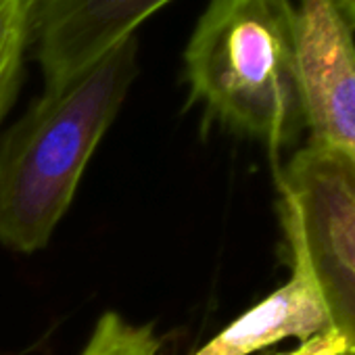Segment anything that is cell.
Here are the masks:
<instances>
[{"instance_id": "277c9868", "label": "cell", "mask_w": 355, "mask_h": 355, "mask_svg": "<svg viewBox=\"0 0 355 355\" xmlns=\"http://www.w3.org/2000/svg\"><path fill=\"white\" fill-rule=\"evenodd\" d=\"M297 65L309 142L355 165V40L334 0H297Z\"/></svg>"}, {"instance_id": "9c48e42d", "label": "cell", "mask_w": 355, "mask_h": 355, "mask_svg": "<svg viewBox=\"0 0 355 355\" xmlns=\"http://www.w3.org/2000/svg\"><path fill=\"white\" fill-rule=\"evenodd\" d=\"M278 355H347V343L338 336L336 330L328 328L307 340H301L297 349Z\"/></svg>"}, {"instance_id": "ba28073f", "label": "cell", "mask_w": 355, "mask_h": 355, "mask_svg": "<svg viewBox=\"0 0 355 355\" xmlns=\"http://www.w3.org/2000/svg\"><path fill=\"white\" fill-rule=\"evenodd\" d=\"M159 340L150 326H136L117 313H105L82 355H157Z\"/></svg>"}, {"instance_id": "6da1fadb", "label": "cell", "mask_w": 355, "mask_h": 355, "mask_svg": "<svg viewBox=\"0 0 355 355\" xmlns=\"http://www.w3.org/2000/svg\"><path fill=\"white\" fill-rule=\"evenodd\" d=\"M138 73V40H123L44 94L0 144V243L46 247L80 178Z\"/></svg>"}, {"instance_id": "7a4b0ae2", "label": "cell", "mask_w": 355, "mask_h": 355, "mask_svg": "<svg viewBox=\"0 0 355 355\" xmlns=\"http://www.w3.org/2000/svg\"><path fill=\"white\" fill-rule=\"evenodd\" d=\"M191 98L272 155L305 132L291 0H209L184 51Z\"/></svg>"}, {"instance_id": "5b68a950", "label": "cell", "mask_w": 355, "mask_h": 355, "mask_svg": "<svg viewBox=\"0 0 355 355\" xmlns=\"http://www.w3.org/2000/svg\"><path fill=\"white\" fill-rule=\"evenodd\" d=\"M171 0H36L32 51L44 84H59L107 55Z\"/></svg>"}, {"instance_id": "8992f818", "label": "cell", "mask_w": 355, "mask_h": 355, "mask_svg": "<svg viewBox=\"0 0 355 355\" xmlns=\"http://www.w3.org/2000/svg\"><path fill=\"white\" fill-rule=\"evenodd\" d=\"M328 328L313 284L293 270L282 286L239 315L195 355H253L286 338L307 340Z\"/></svg>"}, {"instance_id": "30bf717a", "label": "cell", "mask_w": 355, "mask_h": 355, "mask_svg": "<svg viewBox=\"0 0 355 355\" xmlns=\"http://www.w3.org/2000/svg\"><path fill=\"white\" fill-rule=\"evenodd\" d=\"M334 5L345 15V19L351 24V28H355V0H334Z\"/></svg>"}, {"instance_id": "3957f363", "label": "cell", "mask_w": 355, "mask_h": 355, "mask_svg": "<svg viewBox=\"0 0 355 355\" xmlns=\"http://www.w3.org/2000/svg\"><path fill=\"white\" fill-rule=\"evenodd\" d=\"M278 193L291 268L309 278L355 355V165L307 140L278 169Z\"/></svg>"}, {"instance_id": "52a82bcc", "label": "cell", "mask_w": 355, "mask_h": 355, "mask_svg": "<svg viewBox=\"0 0 355 355\" xmlns=\"http://www.w3.org/2000/svg\"><path fill=\"white\" fill-rule=\"evenodd\" d=\"M36 0H0V121L21 88Z\"/></svg>"}]
</instances>
